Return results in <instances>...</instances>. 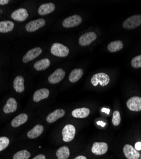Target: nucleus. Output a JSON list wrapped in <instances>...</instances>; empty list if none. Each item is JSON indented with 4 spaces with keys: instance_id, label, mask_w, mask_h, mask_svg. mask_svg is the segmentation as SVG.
Segmentation results:
<instances>
[{
    "instance_id": "f257e3e1",
    "label": "nucleus",
    "mask_w": 141,
    "mask_h": 159,
    "mask_svg": "<svg viewBox=\"0 0 141 159\" xmlns=\"http://www.w3.org/2000/svg\"><path fill=\"white\" fill-rule=\"evenodd\" d=\"M50 52L52 54L59 57H67L69 53V49L61 43H55L52 45Z\"/></svg>"
},
{
    "instance_id": "f03ea898",
    "label": "nucleus",
    "mask_w": 141,
    "mask_h": 159,
    "mask_svg": "<svg viewBox=\"0 0 141 159\" xmlns=\"http://www.w3.org/2000/svg\"><path fill=\"white\" fill-rule=\"evenodd\" d=\"M110 82V78L108 75L104 73H99L94 75L91 78V84L96 87L98 84L101 86H106Z\"/></svg>"
},
{
    "instance_id": "7ed1b4c3",
    "label": "nucleus",
    "mask_w": 141,
    "mask_h": 159,
    "mask_svg": "<svg viewBox=\"0 0 141 159\" xmlns=\"http://www.w3.org/2000/svg\"><path fill=\"white\" fill-rule=\"evenodd\" d=\"M141 25V16L134 15L127 18L123 23V27L126 30H133Z\"/></svg>"
},
{
    "instance_id": "20e7f679",
    "label": "nucleus",
    "mask_w": 141,
    "mask_h": 159,
    "mask_svg": "<svg viewBox=\"0 0 141 159\" xmlns=\"http://www.w3.org/2000/svg\"><path fill=\"white\" fill-rule=\"evenodd\" d=\"M76 134V128L73 125L68 124L63 128L62 131V139L66 143L73 141Z\"/></svg>"
},
{
    "instance_id": "39448f33",
    "label": "nucleus",
    "mask_w": 141,
    "mask_h": 159,
    "mask_svg": "<svg viewBox=\"0 0 141 159\" xmlns=\"http://www.w3.org/2000/svg\"><path fill=\"white\" fill-rule=\"evenodd\" d=\"M82 22V18L78 15H74L67 17L62 22V25L65 28H74Z\"/></svg>"
},
{
    "instance_id": "423d86ee",
    "label": "nucleus",
    "mask_w": 141,
    "mask_h": 159,
    "mask_svg": "<svg viewBox=\"0 0 141 159\" xmlns=\"http://www.w3.org/2000/svg\"><path fill=\"white\" fill-rule=\"evenodd\" d=\"M45 20L43 19H39L32 20L25 25V30L28 32L33 33L43 27L45 25Z\"/></svg>"
},
{
    "instance_id": "0eeeda50",
    "label": "nucleus",
    "mask_w": 141,
    "mask_h": 159,
    "mask_svg": "<svg viewBox=\"0 0 141 159\" xmlns=\"http://www.w3.org/2000/svg\"><path fill=\"white\" fill-rule=\"evenodd\" d=\"M97 38V34L94 32H88L83 35L79 38V44L81 46L85 47L90 45L93 42H94Z\"/></svg>"
},
{
    "instance_id": "6e6552de",
    "label": "nucleus",
    "mask_w": 141,
    "mask_h": 159,
    "mask_svg": "<svg viewBox=\"0 0 141 159\" xmlns=\"http://www.w3.org/2000/svg\"><path fill=\"white\" fill-rule=\"evenodd\" d=\"M108 150V145L104 142H95L91 149L92 152L96 155H102L105 154Z\"/></svg>"
},
{
    "instance_id": "1a4fd4ad",
    "label": "nucleus",
    "mask_w": 141,
    "mask_h": 159,
    "mask_svg": "<svg viewBox=\"0 0 141 159\" xmlns=\"http://www.w3.org/2000/svg\"><path fill=\"white\" fill-rule=\"evenodd\" d=\"M42 53V49L40 47H35L29 50L26 54L22 58V61L24 63H28L37 57Z\"/></svg>"
},
{
    "instance_id": "9d476101",
    "label": "nucleus",
    "mask_w": 141,
    "mask_h": 159,
    "mask_svg": "<svg viewBox=\"0 0 141 159\" xmlns=\"http://www.w3.org/2000/svg\"><path fill=\"white\" fill-rule=\"evenodd\" d=\"M123 153L127 159H139L140 158L139 152L134 148L132 145L126 144L123 147Z\"/></svg>"
},
{
    "instance_id": "9b49d317",
    "label": "nucleus",
    "mask_w": 141,
    "mask_h": 159,
    "mask_svg": "<svg viewBox=\"0 0 141 159\" xmlns=\"http://www.w3.org/2000/svg\"><path fill=\"white\" fill-rule=\"evenodd\" d=\"M66 73L62 69L56 70L52 75H50L48 78L49 83L52 84H55L59 83L60 81L64 78Z\"/></svg>"
},
{
    "instance_id": "f8f14e48",
    "label": "nucleus",
    "mask_w": 141,
    "mask_h": 159,
    "mask_svg": "<svg viewBox=\"0 0 141 159\" xmlns=\"http://www.w3.org/2000/svg\"><path fill=\"white\" fill-rule=\"evenodd\" d=\"M29 16V14L26 9L21 8H19L14 11H13L11 14V19L15 21L23 22L26 20Z\"/></svg>"
},
{
    "instance_id": "ddd939ff",
    "label": "nucleus",
    "mask_w": 141,
    "mask_h": 159,
    "mask_svg": "<svg viewBox=\"0 0 141 159\" xmlns=\"http://www.w3.org/2000/svg\"><path fill=\"white\" fill-rule=\"evenodd\" d=\"M126 106L132 111H141V98L134 96L130 98L126 102Z\"/></svg>"
},
{
    "instance_id": "4468645a",
    "label": "nucleus",
    "mask_w": 141,
    "mask_h": 159,
    "mask_svg": "<svg viewBox=\"0 0 141 159\" xmlns=\"http://www.w3.org/2000/svg\"><path fill=\"white\" fill-rule=\"evenodd\" d=\"M18 107V104L16 99L14 98H9L5 105L3 107V111L6 114H10L11 113H14Z\"/></svg>"
},
{
    "instance_id": "2eb2a0df",
    "label": "nucleus",
    "mask_w": 141,
    "mask_h": 159,
    "mask_svg": "<svg viewBox=\"0 0 141 159\" xmlns=\"http://www.w3.org/2000/svg\"><path fill=\"white\" fill-rule=\"evenodd\" d=\"M66 112L63 109H57L50 113L46 118V120L48 123L52 124L59 120V118L63 117L65 115Z\"/></svg>"
},
{
    "instance_id": "dca6fc26",
    "label": "nucleus",
    "mask_w": 141,
    "mask_h": 159,
    "mask_svg": "<svg viewBox=\"0 0 141 159\" xmlns=\"http://www.w3.org/2000/svg\"><path fill=\"white\" fill-rule=\"evenodd\" d=\"M50 95V91L48 89L43 88L36 90L33 94V101L36 102H40L43 99L48 98Z\"/></svg>"
},
{
    "instance_id": "f3484780",
    "label": "nucleus",
    "mask_w": 141,
    "mask_h": 159,
    "mask_svg": "<svg viewBox=\"0 0 141 159\" xmlns=\"http://www.w3.org/2000/svg\"><path fill=\"white\" fill-rule=\"evenodd\" d=\"M28 120V115L25 113H21L15 116L11 122L12 127L17 128L24 124Z\"/></svg>"
},
{
    "instance_id": "a211bd4d",
    "label": "nucleus",
    "mask_w": 141,
    "mask_h": 159,
    "mask_svg": "<svg viewBox=\"0 0 141 159\" xmlns=\"http://www.w3.org/2000/svg\"><path fill=\"white\" fill-rule=\"evenodd\" d=\"M44 131V127L41 124H37L35 125L32 129L28 131L27 136L28 138L33 139L40 136Z\"/></svg>"
},
{
    "instance_id": "6ab92c4d",
    "label": "nucleus",
    "mask_w": 141,
    "mask_h": 159,
    "mask_svg": "<svg viewBox=\"0 0 141 159\" xmlns=\"http://www.w3.org/2000/svg\"><path fill=\"white\" fill-rule=\"evenodd\" d=\"M55 9V5L52 3H48L42 4L39 8L37 12L40 16H45L52 13Z\"/></svg>"
},
{
    "instance_id": "aec40b11",
    "label": "nucleus",
    "mask_w": 141,
    "mask_h": 159,
    "mask_svg": "<svg viewBox=\"0 0 141 159\" xmlns=\"http://www.w3.org/2000/svg\"><path fill=\"white\" fill-rule=\"evenodd\" d=\"M90 113V111L87 108H81L74 110L71 115L76 118H86Z\"/></svg>"
},
{
    "instance_id": "412c9836",
    "label": "nucleus",
    "mask_w": 141,
    "mask_h": 159,
    "mask_svg": "<svg viewBox=\"0 0 141 159\" xmlns=\"http://www.w3.org/2000/svg\"><path fill=\"white\" fill-rule=\"evenodd\" d=\"M14 89L18 93H22L25 90L24 78L22 76H17L14 80Z\"/></svg>"
},
{
    "instance_id": "4be33fe9",
    "label": "nucleus",
    "mask_w": 141,
    "mask_h": 159,
    "mask_svg": "<svg viewBox=\"0 0 141 159\" xmlns=\"http://www.w3.org/2000/svg\"><path fill=\"white\" fill-rule=\"evenodd\" d=\"M50 65V61L47 58H45L36 62L34 64L33 67L37 71H42L45 70L46 68H48Z\"/></svg>"
},
{
    "instance_id": "5701e85b",
    "label": "nucleus",
    "mask_w": 141,
    "mask_h": 159,
    "mask_svg": "<svg viewBox=\"0 0 141 159\" xmlns=\"http://www.w3.org/2000/svg\"><path fill=\"white\" fill-rule=\"evenodd\" d=\"M14 28V23L10 20L0 22V33H7L11 31Z\"/></svg>"
},
{
    "instance_id": "b1692460",
    "label": "nucleus",
    "mask_w": 141,
    "mask_h": 159,
    "mask_svg": "<svg viewBox=\"0 0 141 159\" xmlns=\"http://www.w3.org/2000/svg\"><path fill=\"white\" fill-rule=\"evenodd\" d=\"M83 75V70L80 68L74 69L69 74V81L72 83H75L76 82H78L82 77Z\"/></svg>"
},
{
    "instance_id": "393cba45",
    "label": "nucleus",
    "mask_w": 141,
    "mask_h": 159,
    "mask_svg": "<svg viewBox=\"0 0 141 159\" xmlns=\"http://www.w3.org/2000/svg\"><path fill=\"white\" fill-rule=\"evenodd\" d=\"M70 156L69 148L66 146L59 148L56 152V157L58 159H68Z\"/></svg>"
},
{
    "instance_id": "a878e982",
    "label": "nucleus",
    "mask_w": 141,
    "mask_h": 159,
    "mask_svg": "<svg viewBox=\"0 0 141 159\" xmlns=\"http://www.w3.org/2000/svg\"><path fill=\"white\" fill-rule=\"evenodd\" d=\"M123 47V43H122L121 41L120 40H117V41H114L109 43L108 45V50L111 52H117L120 50H121Z\"/></svg>"
},
{
    "instance_id": "bb28decb",
    "label": "nucleus",
    "mask_w": 141,
    "mask_h": 159,
    "mask_svg": "<svg viewBox=\"0 0 141 159\" xmlns=\"http://www.w3.org/2000/svg\"><path fill=\"white\" fill-rule=\"evenodd\" d=\"M31 153L27 150H22L13 155L12 159H29Z\"/></svg>"
},
{
    "instance_id": "cd10ccee",
    "label": "nucleus",
    "mask_w": 141,
    "mask_h": 159,
    "mask_svg": "<svg viewBox=\"0 0 141 159\" xmlns=\"http://www.w3.org/2000/svg\"><path fill=\"white\" fill-rule=\"evenodd\" d=\"M10 144V139L6 136L0 137V152L5 150Z\"/></svg>"
},
{
    "instance_id": "c85d7f7f",
    "label": "nucleus",
    "mask_w": 141,
    "mask_h": 159,
    "mask_svg": "<svg viewBox=\"0 0 141 159\" xmlns=\"http://www.w3.org/2000/svg\"><path fill=\"white\" fill-rule=\"evenodd\" d=\"M121 122V115L120 113L118 111H114L112 114V123L114 126H118L120 124Z\"/></svg>"
},
{
    "instance_id": "c756f323",
    "label": "nucleus",
    "mask_w": 141,
    "mask_h": 159,
    "mask_svg": "<svg viewBox=\"0 0 141 159\" xmlns=\"http://www.w3.org/2000/svg\"><path fill=\"white\" fill-rule=\"evenodd\" d=\"M131 65L134 68H141V55L137 56L133 58L131 61Z\"/></svg>"
},
{
    "instance_id": "7c9ffc66",
    "label": "nucleus",
    "mask_w": 141,
    "mask_h": 159,
    "mask_svg": "<svg viewBox=\"0 0 141 159\" xmlns=\"http://www.w3.org/2000/svg\"><path fill=\"white\" fill-rule=\"evenodd\" d=\"M32 159H46V156L43 154H39L33 157Z\"/></svg>"
},
{
    "instance_id": "2f4dec72",
    "label": "nucleus",
    "mask_w": 141,
    "mask_h": 159,
    "mask_svg": "<svg viewBox=\"0 0 141 159\" xmlns=\"http://www.w3.org/2000/svg\"><path fill=\"white\" fill-rule=\"evenodd\" d=\"M135 149L137 150H141V142H137L135 144Z\"/></svg>"
},
{
    "instance_id": "473e14b6",
    "label": "nucleus",
    "mask_w": 141,
    "mask_h": 159,
    "mask_svg": "<svg viewBox=\"0 0 141 159\" xmlns=\"http://www.w3.org/2000/svg\"><path fill=\"white\" fill-rule=\"evenodd\" d=\"M9 3V0H0V5H5Z\"/></svg>"
},
{
    "instance_id": "72a5a7b5",
    "label": "nucleus",
    "mask_w": 141,
    "mask_h": 159,
    "mask_svg": "<svg viewBox=\"0 0 141 159\" xmlns=\"http://www.w3.org/2000/svg\"><path fill=\"white\" fill-rule=\"evenodd\" d=\"M73 159H87V158L85 156H84V155H79L78 157H75Z\"/></svg>"
},
{
    "instance_id": "f704fd0d",
    "label": "nucleus",
    "mask_w": 141,
    "mask_h": 159,
    "mask_svg": "<svg viewBox=\"0 0 141 159\" xmlns=\"http://www.w3.org/2000/svg\"><path fill=\"white\" fill-rule=\"evenodd\" d=\"M140 158V159H141V154L140 155V158Z\"/></svg>"
}]
</instances>
